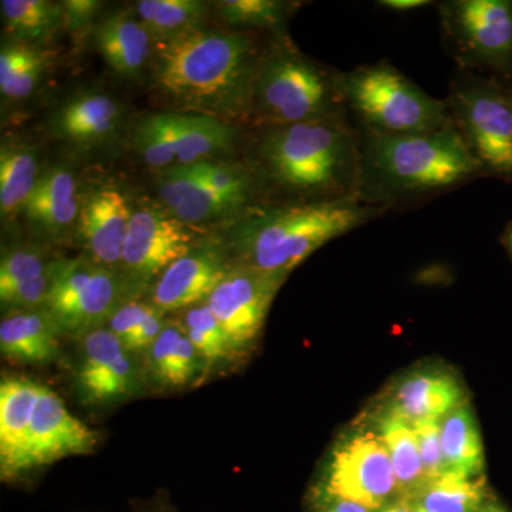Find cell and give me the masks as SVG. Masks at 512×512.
<instances>
[{"label": "cell", "mask_w": 512, "mask_h": 512, "mask_svg": "<svg viewBox=\"0 0 512 512\" xmlns=\"http://www.w3.org/2000/svg\"><path fill=\"white\" fill-rule=\"evenodd\" d=\"M0 10L10 35L22 42H45L64 20L63 5L47 0H2Z\"/></svg>", "instance_id": "obj_29"}, {"label": "cell", "mask_w": 512, "mask_h": 512, "mask_svg": "<svg viewBox=\"0 0 512 512\" xmlns=\"http://www.w3.org/2000/svg\"><path fill=\"white\" fill-rule=\"evenodd\" d=\"M412 427L416 434L417 444H419L426 480L429 483L447 473L443 444H441L440 421H417L412 424Z\"/></svg>", "instance_id": "obj_36"}, {"label": "cell", "mask_w": 512, "mask_h": 512, "mask_svg": "<svg viewBox=\"0 0 512 512\" xmlns=\"http://www.w3.org/2000/svg\"><path fill=\"white\" fill-rule=\"evenodd\" d=\"M339 86L346 109L366 133L410 136L453 123L447 100L423 92L387 62L339 73Z\"/></svg>", "instance_id": "obj_5"}, {"label": "cell", "mask_w": 512, "mask_h": 512, "mask_svg": "<svg viewBox=\"0 0 512 512\" xmlns=\"http://www.w3.org/2000/svg\"><path fill=\"white\" fill-rule=\"evenodd\" d=\"M143 376L134 353L107 328L82 336L74 367V390L86 407H110L141 392Z\"/></svg>", "instance_id": "obj_12"}, {"label": "cell", "mask_w": 512, "mask_h": 512, "mask_svg": "<svg viewBox=\"0 0 512 512\" xmlns=\"http://www.w3.org/2000/svg\"><path fill=\"white\" fill-rule=\"evenodd\" d=\"M232 265L217 245L192 248L158 276L151 301L158 311L174 312L210 298Z\"/></svg>", "instance_id": "obj_16"}, {"label": "cell", "mask_w": 512, "mask_h": 512, "mask_svg": "<svg viewBox=\"0 0 512 512\" xmlns=\"http://www.w3.org/2000/svg\"><path fill=\"white\" fill-rule=\"evenodd\" d=\"M97 431L76 419L59 394L40 383L28 443V473L62 458L93 453Z\"/></svg>", "instance_id": "obj_15"}, {"label": "cell", "mask_w": 512, "mask_h": 512, "mask_svg": "<svg viewBox=\"0 0 512 512\" xmlns=\"http://www.w3.org/2000/svg\"><path fill=\"white\" fill-rule=\"evenodd\" d=\"M131 217L126 197L114 188L96 191L86 201L80 208L79 228L92 261L107 269L121 265Z\"/></svg>", "instance_id": "obj_19"}, {"label": "cell", "mask_w": 512, "mask_h": 512, "mask_svg": "<svg viewBox=\"0 0 512 512\" xmlns=\"http://www.w3.org/2000/svg\"><path fill=\"white\" fill-rule=\"evenodd\" d=\"M249 113L269 128L349 116L340 92L339 72H329L282 45L275 46L262 60Z\"/></svg>", "instance_id": "obj_6"}, {"label": "cell", "mask_w": 512, "mask_h": 512, "mask_svg": "<svg viewBox=\"0 0 512 512\" xmlns=\"http://www.w3.org/2000/svg\"><path fill=\"white\" fill-rule=\"evenodd\" d=\"M399 491L392 461L379 434L363 426L349 431L330 451L316 493L342 498L369 511L382 510Z\"/></svg>", "instance_id": "obj_8"}, {"label": "cell", "mask_w": 512, "mask_h": 512, "mask_svg": "<svg viewBox=\"0 0 512 512\" xmlns=\"http://www.w3.org/2000/svg\"><path fill=\"white\" fill-rule=\"evenodd\" d=\"M507 94H508V99H510L511 104H512V92H510V93L507 92Z\"/></svg>", "instance_id": "obj_46"}, {"label": "cell", "mask_w": 512, "mask_h": 512, "mask_svg": "<svg viewBox=\"0 0 512 512\" xmlns=\"http://www.w3.org/2000/svg\"><path fill=\"white\" fill-rule=\"evenodd\" d=\"M441 444L447 473L484 476L483 437L470 404L463 403L440 420Z\"/></svg>", "instance_id": "obj_26"}, {"label": "cell", "mask_w": 512, "mask_h": 512, "mask_svg": "<svg viewBox=\"0 0 512 512\" xmlns=\"http://www.w3.org/2000/svg\"><path fill=\"white\" fill-rule=\"evenodd\" d=\"M50 265L46 264L39 252L28 251V249L8 252L3 255L2 264H0V289L33 281L46 274Z\"/></svg>", "instance_id": "obj_35"}, {"label": "cell", "mask_w": 512, "mask_h": 512, "mask_svg": "<svg viewBox=\"0 0 512 512\" xmlns=\"http://www.w3.org/2000/svg\"><path fill=\"white\" fill-rule=\"evenodd\" d=\"M372 420L373 430L379 434L389 453L399 491L413 498L427 480L412 424L382 407Z\"/></svg>", "instance_id": "obj_23"}, {"label": "cell", "mask_w": 512, "mask_h": 512, "mask_svg": "<svg viewBox=\"0 0 512 512\" xmlns=\"http://www.w3.org/2000/svg\"><path fill=\"white\" fill-rule=\"evenodd\" d=\"M483 174L456 123L410 136L362 131L357 198L392 208L440 194Z\"/></svg>", "instance_id": "obj_2"}, {"label": "cell", "mask_w": 512, "mask_h": 512, "mask_svg": "<svg viewBox=\"0 0 512 512\" xmlns=\"http://www.w3.org/2000/svg\"><path fill=\"white\" fill-rule=\"evenodd\" d=\"M382 512H413V510L410 503L403 501V503L393 504L390 507L384 508Z\"/></svg>", "instance_id": "obj_43"}, {"label": "cell", "mask_w": 512, "mask_h": 512, "mask_svg": "<svg viewBox=\"0 0 512 512\" xmlns=\"http://www.w3.org/2000/svg\"><path fill=\"white\" fill-rule=\"evenodd\" d=\"M463 403H466V394L457 377L448 370L427 367L407 373L394 383L382 409L413 424L443 420Z\"/></svg>", "instance_id": "obj_17"}, {"label": "cell", "mask_w": 512, "mask_h": 512, "mask_svg": "<svg viewBox=\"0 0 512 512\" xmlns=\"http://www.w3.org/2000/svg\"><path fill=\"white\" fill-rule=\"evenodd\" d=\"M55 266L56 262H53L46 274L33 281L0 289V301L3 305L13 306L23 311H32L37 306H42L43 309L55 279Z\"/></svg>", "instance_id": "obj_37"}, {"label": "cell", "mask_w": 512, "mask_h": 512, "mask_svg": "<svg viewBox=\"0 0 512 512\" xmlns=\"http://www.w3.org/2000/svg\"><path fill=\"white\" fill-rule=\"evenodd\" d=\"M362 131L348 117L271 127L259 147L279 187L312 201L357 197Z\"/></svg>", "instance_id": "obj_4"}, {"label": "cell", "mask_w": 512, "mask_h": 512, "mask_svg": "<svg viewBox=\"0 0 512 512\" xmlns=\"http://www.w3.org/2000/svg\"><path fill=\"white\" fill-rule=\"evenodd\" d=\"M151 35L140 19L127 13L111 16L97 29L101 55L114 72L133 76L140 72L151 53Z\"/></svg>", "instance_id": "obj_24"}, {"label": "cell", "mask_w": 512, "mask_h": 512, "mask_svg": "<svg viewBox=\"0 0 512 512\" xmlns=\"http://www.w3.org/2000/svg\"><path fill=\"white\" fill-rule=\"evenodd\" d=\"M501 239H503L504 247L507 249L508 254H510L512 259V222L507 225V228H505L503 238Z\"/></svg>", "instance_id": "obj_42"}, {"label": "cell", "mask_w": 512, "mask_h": 512, "mask_svg": "<svg viewBox=\"0 0 512 512\" xmlns=\"http://www.w3.org/2000/svg\"><path fill=\"white\" fill-rule=\"evenodd\" d=\"M39 382L9 376L0 383V474L12 481L28 473L30 423Z\"/></svg>", "instance_id": "obj_18"}, {"label": "cell", "mask_w": 512, "mask_h": 512, "mask_svg": "<svg viewBox=\"0 0 512 512\" xmlns=\"http://www.w3.org/2000/svg\"><path fill=\"white\" fill-rule=\"evenodd\" d=\"M478 512H508L504 507H501L500 504L497 503H487L481 508Z\"/></svg>", "instance_id": "obj_44"}, {"label": "cell", "mask_w": 512, "mask_h": 512, "mask_svg": "<svg viewBox=\"0 0 512 512\" xmlns=\"http://www.w3.org/2000/svg\"><path fill=\"white\" fill-rule=\"evenodd\" d=\"M151 308H153V305H146V303H124L110 316L109 322H107V329L126 346L128 340L136 332L138 325L143 322L147 313L151 311Z\"/></svg>", "instance_id": "obj_38"}, {"label": "cell", "mask_w": 512, "mask_h": 512, "mask_svg": "<svg viewBox=\"0 0 512 512\" xmlns=\"http://www.w3.org/2000/svg\"><path fill=\"white\" fill-rule=\"evenodd\" d=\"M264 56L247 33L188 30L158 42L154 80L178 109L234 119L249 113Z\"/></svg>", "instance_id": "obj_1"}, {"label": "cell", "mask_w": 512, "mask_h": 512, "mask_svg": "<svg viewBox=\"0 0 512 512\" xmlns=\"http://www.w3.org/2000/svg\"><path fill=\"white\" fill-rule=\"evenodd\" d=\"M451 116L484 175L512 180V104L491 80L466 73L451 86Z\"/></svg>", "instance_id": "obj_7"}, {"label": "cell", "mask_w": 512, "mask_h": 512, "mask_svg": "<svg viewBox=\"0 0 512 512\" xmlns=\"http://www.w3.org/2000/svg\"><path fill=\"white\" fill-rule=\"evenodd\" d=\"M208 5L198 0H141L137 15L144 28L158 42L181 35L204 19Z\"/></svg>", "instance_id": "obj_30"}, {"label": "cell", "mask_w": 512, "mask_h": 512, "mask_svg": "<svg viewBox=\"0 0 512 512\" xmlns=\"http://www.w3.org/2000/svg\"><path fill=\"white\" fill-rule=\"evenodd\" d=\"M207 370L183 326L165 323L163 332L147 350V372L164 390L183 389Z\"/></svg>", "instance_id": "obj_22"}, {"label": "cell", "mask_w": 512, "mask_h": 512, "mask_svg": "<svg viewBox=\"0 0 512 512\" xmlns=\"http://www.w3.org/2000/svg\"><path fill=\"white\" fill-rule=\"evenodd\" d=\"M285 279L235 264L207 303L239 356L254 348L266 316Z\"/></svg>", "instance_id": "obj_13"}, {"label": "cell", "mask_w": 512, "mask_h": 512, "mask_svg": "<svg viewBox=\"0 0 512 512\" xmlns=\"http://www.w3.org/2000/svg\"><path fill=\"white\" fill-rule=\"evenodd\" d=\"M439 12L444 39L461 69L510 72L512 0H448Z\"/></svg>", "instance_id": "obj_9"}, {"label": "cell", "mask_w": 512, "mask_h": 512, "mask_svg": "<svg viewBox=\"0 0 512 512\" xmlns=\"http://www.w3.org/2000/svg\"><path fill=\"white\" fill-rule=\"evenodd\" d=\"M379 5L384 9L396 10V12H410V10L426 8L431 5V2H427V0H382Z\"/></svg>", "instance_id": "obj_41"}, {"label": "cell", "mask_w": 512, "mask_h": 512, "mask_svg": "<svg viewBox=\"0 0 512 512\" xmlns=\"http://www.w3.org/2000/svg\"><path fill=\"white\" fill-rule=\"evenodd\" d=\"M119 120V106L106 94H86L73 100L57 117V131L74 141L109 136Z\"/></svg>", "instance_id": "obj_28"}, {"label": "cell", "mask_w": 512, "mask_h": 512, "mask_svg": "<svg viewBox=\"0 0 512 512\" xmlns=\"http://www.w3.org/2000/svg\"><path fill=\"white\" fill-rule=\"evenodd\" d=\"M221 19L232 26L281 33L291 5L279 0H224L218 2Z\"/></svg>", "instance_id": "obj_34"}, {"label": "cell", "mask_w": 512, "mask_h": 512, "mask_svg": "<svg viewBox=\"0 0 512 512\" xmlns=\"http://www.w3.org/2000/svg\"><path fill=\"white\" fill-rule=\"evenodd\" d=\"M160 195L183 224L198 225L245 211L249 204L225 197L188 173L185 167L165 171L160 184Z\"/></svg>", "instance_id": "obj_20"}, {"label": "cell", "mask_w": 512, "mask_h": 512, "mask_svg": "<svg viewBox=\"0 0 512 512\" xmlns=\"http://www.w3.org/2000/svg\"><path fill=\"white\" fill-rule=\"evenodd\" d=\"M100 6L101 3L94 0H69L63 3L64 20L73 28H79L94 18Z\"/></svg>", "instance_id": "obj_39"}, {"label": "cell", "mask_w": 512, "mask_h": 512, "mask_svg": "<svg viewBox=\"0 0 512 512\" xmlns=\"http://www.w3.org/2000/svg\"><path fill=\"white\" fill-rule=\"evenodd\" d=\"M484 476L448 473L429 481L414 495L413 504L426 512H478L487 504Z\"/></svg>", "instance_id": "obj_27"}, {"label": "cell", "mask_w": 512, "mask_h": 512, "mask_svg": "<svg viewBox=\"0 0 512 512\" xmlns=\"http://www.w3.org/2000/svg\"><path fill=\"white\" fill-rule=\"evenodd\" d=\"M389 210L357 197L256 208L232 232L237 264L286 279L332 239Z\"/></svg>", "instance_id": "obj_3"}, {"label": "cell", "mask_w": 512, "mask_h": 512, "mask_svg": "<svg viewBox=\"0 0 512 512\" xmlns=\"http://www.w3.org/2000/svg\"><path fill=\"white\" fill-rule=\"evenodd\" d=\"M126 286L116 272L92 259L57 261L55 279L43 306L60 335L83 336L109 322Z\"/></svg>", "instance_id": "obj_10"}, {"label": "cell", "mask_w": 512, "mask_h": 512, "mask_svg": "<svg viewBox=\"0 0 512 512\" xmlns=\"http://www.w3.org/2000/svg\"><path fill=\"white\" fill-rule=\"evenodd\" d=\"M45 56L26 43H13L0 52V90L9 99H25L35 92L45 70Z\"/></svg>", "instance_id": "obj_33"}, {"label": "cell", "mask_w": 512, "mask_h": 512, "mask_svg": "<svg viewBox=\"0 0 512 512\" xmlns=\"http://www.w3.org/2000/svg\"><path fill=\"white\" fill-rule=\"evenodd\" d=\"M410 505H412V510H413V512H426V511H424V510H421V508L419 507V505H416V504H413V503H412V504H410Z\"/></svg>", "instance_id": "obj_45"}, {"label": "cell", "mask_w": 512, "mask_h": 512, "mask_svg": "<svg viewBox=\"0 0 512 512\" xmlns=\"http://www.w3.org/2000/svg\"><path fill=\"white\" fill-rule=\"evenodd\" d=\"M37 160L29 147L3 146L0 153V210L2 215L23 208L37 184Z\"/></svg>", "instance_id": "obj_31"}, {"label": "cell", "mask_w": 512, "mask_h": 512, "mask_svg": "<svg viewBox=\"0 0 512 512\" xmlns=\"http://www.w3.org/2000/svg\"><path fill=\"white\" fill-rule=\"evenodd\" d=\"M235 131L220 119L191 113L151 114L140 121L134 143L150 167H175L208 161L234 143Z\"/></svg>", "instance_id": "obj_11"}, {"label": "cell", "mask_w": 512, "mask_h": 512, "mask_svg": "<svg viewBox=\"0 0 512 512\" xmlns=\"http://www.w3.org/2000/svg\"><path fill=\"white\" fill-rule=\"evenodd\" d=\"M181 326L200 353L207 370L228 365L241 357L207 303L188 309Z\"/></svg>", "instance_id": "obj_32"}, {"label": "cell", "mask_w": 512, "mask_h": 512, "mask_svg": "<svg viewBox=\"0 0 512 512\" xmlns=\"http://www.w3.org/2000/svg\"><path fill=\"white\" fill-rule=\"evenodd\" d=\"M59 330L45 309L19 311L0 323L2 355L23 365H50L62 353Z\"/></svg>", "instance_id": "obj_21"}, {"label": "cell", "mask_w": 512, "mask_h": 512, "mask_svg": "<svg viewBox=\"0 0 512 512\" xmlns=\"http://www.w3.org/2000/svg\"><path fill=\"white\" fill-rule=\"evenodd\" d=\"M192 239L191 232L174 215L154 207L133 212L121 261L128 281L141 286L158 278L194 248Z\"/></svg>", "instance_id": "obj_14"}, {"label": "cell", "mask_w": 512, "mask_h": 512, "mask_svg": "<svg viewBox=\"0 0 512 512\" xmlns=\"http://www.w3.org/2000/svg\"><path fill=\"white\" fill-rule=\"evenodd\" d=\"M80 208L76 181L63 168L43 175L23 205L30 220L52 232L70 227L79 217Z\"/></svg>", "instance_id": "obj_25"}, {"label": "cell", "mask_w": 512, "mask_h": 512, "mask_svg": "<svg viewBox=\"0 0 512 512\" xmlns=\"http://www.w3.org/2000/svg\"><path fill=\"white\" fill-rule=\"evenodd\" d=\"M316 501L315 512H370L362 505L328 495L316 493Z\"/></svg>", "instance_id": "obj_40"}]
</instances>
